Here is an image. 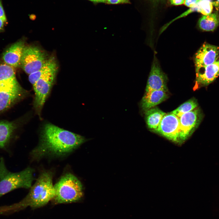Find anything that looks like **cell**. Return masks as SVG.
Here are the masks:
<instances>
[{"label":"cell","mask_w":219,"mask_h":219,"mask_svg":"<svg viewBox=\"0 0 219 219\" xmlns=\"http://www.w3.org/2000/svg\"><path fill=\"white\" fill-rule=\"evenodd\" d=\"M53 176L50 171L42 172L26 196L17 203L0 207V214L16 212L28 206L37 208L47 204L55 195Z\"/></svg>","instance_id":"obj_2"},{"label":"cell","mask_w":219,"mask_h":219,"mask_svg":"<svg viewBox=\"0 0 219 219\" xmlns=\"http://www.w3.org/2000/svg\"><path fill=\"white\" fill-rule=\"evenodd\" d=\"M83 136L51 123L43 126L39 144L31 151L32 159L46 157H62L68 155L85 142Z\"/></svg>","instance_id":"obj_1"},{"label":"cell","mask_w":219,"mask_h":219,"mask_svg":"<svg viewBox=\"0 0 219 219\" xmlns=\"http://www.w3.org/2000/svg\"><path fill=\"white\" fill-rule=\"evenodd\" d=\"M167 78L161 70L158 61L155 59L152 64L151 70L146 87V92L153 90H168Z\"/></svg>","instance_id":"obj_11"},{"label":"cell","mask_w":219,"mask_h":219,"mask_svg":"<svg viewBox=\"0 0 219 219\" xmlns=\"http://www.w3.org/2000/svg\"><path fill=\"white\" fill-rule=\"evenodd\" d=\"M51 60V57L49 58L47 61L41 68L38 71L29 75V81L33 85L47 70L50 64Z\"/></svg>","instance_id":"obj_20"},{"label":"cell","mask_w":219,"mask_h":219,"mask_svg":"<svg viewBox=\"0 0 219 219\" xmlns=\"http://www.w3.org/2000/svg\"><path fill=\"white\" fill-rule=\"evenodd\" d=\"M197 106L196 100L194 99H192L184 103L171 113L179 117L183 114L196 108Z\"/></svg>","instance_id":"obj_18"},{"label":"cell","mask_w":219,"mask_h":219,"mask_svg":"<svg viewBox=\"0 0 219 219\" xmlns=\"http://www.w3.org/2000/svg\"><path fill=\"white\" fill-rule=\"evenodd\" d=\"M129 0H107V3L110 4H117L120 3H129Z\"/></svg>","instance_id":"obj_22"},{"label":"cell","mask_w":219,"mask_h":219,"mask_svg":"<svg viewBox=\"0 0 219 219\" xmlns=\"http://www.w3.org/2000/svg\"><path fill=\"white\" fill-rule=\"evenodd\" d=\"M154 0L156 1H159L161 0Z\"/></svg>","instance_id":"obj_27"},{"label":"cell","mask_w":219,"mask_h":219,"mask_svg":"<svg viewBox=\"0 0 219 219\" xmlns=\"http://www.w3.org/2000/svg\"><path fill=\"white\" fill-rule=\"evenodd\" d=\"M7 20H5L0 18V31L2 30Z\"/></svg>","instance_id":"obj_25"},{"label":"cell","mask_w":219,"mask_h":219,"mask_svg":"<svg viewBox=\"0 0 219 219\" xmlns=\"http://www.w3.org/2000/svg\"><path fill=\"white\" fill-rule=\"evenodd\" d=\"M202 71L196 73V83L200 85L207 86L219 75V61L201 68Z\"/></svg>","instance_id":"obj_13"},{"label":"cell","mask_w":219,"mask_h":219,"mask_svg":"<svg viewBox=\"0 0 219 219\" xmlns=\"http://www.w3.org/2000/svg\"><path fill=\"white\" fill-rule=\"evenodd\" d=\"M13 68L5 63L0 64V113L22 99L27 93L18 82Z\"/></svg>","instance_id":"obj_3"},{"label":"cell","mask_w":219,"mask_h":219,"mask_svg":"<svg viewBox=\"0 0 219 219\" xmlns=\"http://www.w3.org/2000/svg\"><path fill=\"white\" fill-rule=\"evenodd\" d=\"M201 0H185L184 4L186 6L192 8L196 5Z\"/></svg>","instance_id":"obj_21"},{"label":"cell","mask_w":219,"mask_h":219,"mask_svg":"<svg viewBox=\"0 0 219 219\" xmlns=\"http://www.w3.org/2000/svg\"><path fill=\"white\" fill-rule=\"evenodd\" d=\"M217 1H218V2H219V0H217Z\"/></svg>","instance_id":"obj_28"},{"label":"cell","mask_w":219,"mask_h":219,"mask_svg":"<svg viewBox=\"0 0 219 219\" xmlns=\"http://www.w3.org/2000/svg\"><path fill=\"white\" fill-rule=\"evenodd\" d=\"M155 132L175 143L180 144L179 117L171 113L163 116Z\"/></svg>","instance_id":"obj_9"},{"label":"cell","mask_w":219,"mask_h":219,"mask_svg":"<svg viewBox=\"0 0 219 219\" xmlns=\"http://www.w3.org/2000/svg\"><path fill=\"white\" fill-rule=\"evenodd\" d=\"M198 24L202 30L214 31L219 24V15L216 12L203 15L199 19Z\"/></svg>","instance_id":"obj_17"},{"label":"cell","mask_w":219,"mask_h":219,"mask_svg":"<svg viewBox=\"0 0 219 219\" xmlns=\"http://www.w3.org/2000/svg\"><path fill=\"white\" fill-rule=\"evenodd\" d=\"M0 18L7 20L5 12L3 6L2 0H0Z\"/></svg>","instance_id":"obj_23"},{"label":"cell","mask_w":219,"mask_h":219,"mask_svg":"<svg viewBox=\"0 0 219 219\" xmlns=\"http://www.w3.org/2000/svg\"><path fill=\"white\" fill-rule=\"evenodd\" d=\"M25 47L24 42L22 40L12 45L3 54L2 59L5 63L13 68L20 65Z\"/></svg>","instance_id":"obj_12"},{"label":"cell","mask_w":219,"mask_h":219,"mask_svg":"<svg viewBox=\"0 0 219 219\" xmlns=\"http://www.w3.org/2000/svg\"><path fill=\"white\" fill-rule=\"evenodd\" d=\"M202 117L200 110L196 108L179 117L180 144L192 134L199 125Z\"/></svg>","instance_id":"obj_8"},{"label":"cell","mask_w":219,"mask_h":219,"mask_svg":"<svg viewBox=\"0 0 219 219\" xmlns=\"http://www.w3.org/2000/svg\"><path fill=\"white\" fill-rule=\"evenodd\" d=\"M57 66L55 59L51 57L48 68L33 85L35 93L33 105L38 113L41 112L55 80Z\"/></svg>","instance_id":"obj_6"},{"label":"cell","mask_w":219,"mask_h":219,"mask_svg":"<svg viewBox=\"0 0 219 219\" xmlns=\"http://www.w3.org/2000/svg\"><path fill=\"white\" fill-rule=\"evenodd\" d=\"M48 58L46 54L38 47L25 46L20 65L26 73L29 75L41 68Z\"/></svg>","instance_id":"obj_7"},{"label":"cell","mask_w":219,"mask_h":219,"mask_svg":"<svg viewBox=\"0 0 219 219\" xmlns=\"http://www.w3.org/2000/svg\"><path fill=\"white\" fill-rule=\"evenodd\" d=\"M170 4L174 5H179L184 4L185 0H169Z\"/></svg>","instance_id":"obj_24"},{"label":"cell","mask_w":219,"mask_h":219,"mask_svg":"<svg viewBox=\"0 0 219 219\" xmlns=\"http://www.w3.org/2000/svg\"><path fill=\"white\" fill-rule=\"evenodd\" d=\"M92 2L97 3H106L107 2V0H89Z\"/></svg>","instance_id":"obj_26"},{"label":"cell","mask_w":219,"mask_h":219,"mask_svg":"<svg viewBox=\"0 0 219 219\" xmlns=\"http://www.w3.org/2000/svg\"><path fill=\"white\" fill-rule=\"evenodd\" d=\"M219 47L205 43L200 47L195 57L196 72L217 61L219 57Z\"/></svg>","instance_id":"obj_10"},{"label":"cell","mask_w":219,"mask_h":219,"mask_svg":"<svg viewBox=\"0 0 219 219\" xmlns=\"http://www.w3.org/2000/svg\"><path fill=\"white\" fill-rule=\"evenodd\" d=\"M213 5L209 0H201L194 6L188 11L189 13L196 11L204 15L210 14L212 11Z\"/></svg>","instance_id":"obj_19"},{"label":"cell","mask_w":219,"mask_h":219,"mask_svg":"<svg viewBox=\"0 0 219 219\" xmlns=\"http://www.w3.org/2000/svg\"><path fill=\"white\" fill-rule=\"evenodd\" d=\"M17 127L15 122L0 121V148L5 149L8 147Z\"/></svg>","instance_id":"obj_15"},{"label":"cell","mask_w":219,"mask_h":219,"mask_svg":"<svg viewBox=\"0 0 219 219\" xmlns=\"http://www.w3.org/2000/svg\"><path fill=\"white\" fill-rule=\"evenodd\" d=\"M166 113L157 107L145 111L146 121L148 127L153 130L156 129Z\"/></svg>","instance_id":"obj_16"},{"label":"cell","mask_w":219,"mask_h":219,"mask_svg":"<svg viewBox=\"0 0 219 219\" xmlns=\"http://www.w3.org/2000/svg\"><path fill=\"white\" fill-rule=\"evenodd\" d=\"M166 92L153 90L146 92L141 102L142 109L145 112L159 104L168 98Z\"/></svg>","instance_id":"obj_14"},{"label":"cell","mask_w":219,"mask_h":219,"mask_svg":"<svg viewBox=\"0 0 219 219\" xmlns=\"http://www.w3.org/2000/svg\"><path fill=\"white\" fill-rule=\"evenodd\" d=\"M34 170L28 167L16 172L9 171L4 158H0V197L16 189L30 188L34 179Z\"/></svg>","instance_id":"obj_4"},{"label":"cell","mask_w":219,"mask_h":219,"mask_svg":"<svg viewBox=\"0 0 219 219\" xmlns=\"http://www.w3.org/2000/svg\"><path fill=\"white\" fill-rule=\"evenodd\" d=\"M55 192L53 199L55 203L76 202L83 196L82 185L78 179L70 172L63 175L54 185Z\"/></svg>","instance_id":"obj_5"}]
</instances>
